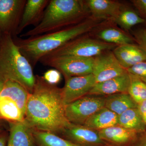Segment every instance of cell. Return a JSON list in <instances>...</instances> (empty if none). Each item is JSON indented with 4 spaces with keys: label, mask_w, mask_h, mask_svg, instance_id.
<instances>
[{
    "label": "cell",
    "mask_w": 146,
    "mask_h": 146,
    "mask_svg": "<svg viewBox=\"0 0 146 146\" xmlns=\"http://www.w3.org/2000/svg\"><path fill=\"white\" fill-rule=\"evenodd\" d=\"M62 89L35 76L34 88L30 93L25 119L34 130L57 135L70 123L65 114Z\"/></svg>",
    "instance_id": "6da1fadb"
},
{
    "label": "cell",
    "mask_w": 146,
    "mask_h": 146,
    "mask_svg": "<svg viewBox=\"0 0 146 146\" xmlns=\"http://www.w3.org/2000/svg\"><path fill=\"white\" fill-rule=\"evenodd\" d=\"M94 26L95 24L90 20H84L50 33L26 38L18 36L13 38L21 53L33 68L43 56L86 34Z\"/></svg>",
    "instance_id": "7a4b0ae2"
},
{
    "label": "cell",
    "mask_w": 146,
    "mask_h": 146,
    "mask_svg": "<svg viewBox=\"0 0 146 146\" xmlns=\"http://www.w3.org/2000/svg\"><path fill=\"white\" fill-rule=\"evenodd\" d=\"M88 9L80 0H50L44 16L36 26L21 34L26 38L50 33L82 22Z\"/></svg>",
    "instance_id": "3957f363"
},
{
    "label": "cell",
    "mask_w": 146,
    "mask_h": 146,
    "mask_svg": "<svg viewBox=\"0 0 146 146\" xmlns=\"http://www.w3.org/2000/svg\"><path fill=\"white\" fill-rule=\"evenodd\" d=\"M7 81L17 82L31 93L35 84V76L33 68L21 53L13 36L3 33L0 44V82Z\"/></svg>",
    "instance_id": "277c9868"
},
{
    "label": "cell",
    "mask_w": 146,
    "mask_h": 146,
    "mask_svg": "<svg viewBox=\"0 0 146 146\" xmlns=\"http://www.w3.org/2000/svg\"><path fill=\"white\" fill-rule=\"evenodd\" d=\"M115 46L102 41L88 38L83 35L73 39L46 56L50 57L95 58L106 51L112 49Z\"/></svg>",
    "instance_id": "5b68a950"
},
{
    "label": "cell",
    "mask_w": 146,
    "mask_h": 146,
    "mask_svg": "<svg viewBox=\"0 0 146 146\" xmlns=\"http://www.w3.org/2000/svg\"><path fill=\"white\" fill-rule=\"evenodd\" d=\"M94 58L75 56L50 57L45 56L39 62L45 66L56 69L65 79L72 77L88 75L93 73Z\"/></svg>",
    "instance_id": "8992f818"
},
{
    "label": "cell",
    "mask_w": 146,
    "mask_h": 146,
    "mask_svg": "<svg viewBox=\"0 0 146 146\" xmlns=\"http://www.w3.org/2000/svg\"><path fill=\"white\" fill-rule=\"evenodd\" d=\"M106 96L86 95L66 105L65 114L69 122L83 125L94 113L105 107Z\"/></svg>",
    "instance_id": "52a82bcc"
},
{
    "label": "cell",
    "mask_w": 146,
    "mask_h": 146,
    "mask_svg": "<svg viewBox=\"0 0 146 146\" xmlns=\"http://www.w3.org/2000/svg\"><path fill=\"white\" fill-rule=\"evenodd\" d=\"M27 0H0V31L12 36L17 35Z\"/></svg>",
    "instance_id": "ba28073f"
},
{
    "label": "cell",
    "mask_w": 146,
    "mask_h": 146,
    "mask_svg": "<svg viewBox=\"0 0 146 146\" xmlns=\"http://www.w3.org/2000/svg\"><path fill=\"white\" fill-rule=\"evenodd\" d=\"M104 52L94 58L92 74L96 83L116 77L127 72L120 65L113 52Z\"/></svg>",
    "instance_id": "9c48e42d"
},
{
    "label": "cell",
    "mask_w": 146,
    "mask_h": 146,
    "mask_svg": "<svg viewBox=\"0 0 146 146\" xmlns=\"http://www.w3.org/2000/svg\"><path fill=\"white\" fill-rule=\"evenodd\" d=\"M62 88V97L65 105L88 95L96 83L93 74L66 79Z\"/></svg>",
    "instance_id": "30bf717a"
},
{
    "label": "cell",
    "mask_w": 146,
    "mask_h": 146,
    "mask_svg": "<svg viewBox=\"0 0 146 146\" xmlns=\"http://www.w3.org/2000/svg\"><path fill=\"white\" fill-rule=\"evenodd\" d=\"M60 134L63 135V138L80 145H109L100 138L98 131L91 129L84 125L70 123Z\"/></svg>",
    "instance_id": "8fae6325"
},
{
    "label": "cell",
    "mask_w": 146,
    "mask_h": 146,
    "mask_svg": "<svg viewBox=\"0 0 146 146\" xmlns=\"http://www.w3.org/2000/svg\"><path fill=\"white\" fill-rule=\"evenodd\" d=\"M50 0H27L17 30L18 36L29 26H36L41 22Z\"/></svg>",
    "instance_id": "7c38bea8"
},
{
    "label": "cell",
    "mask_w": 146,
    "mask_h": 146,
    "mask_svg": "<svg viewBox=\"0 0 146 146\" xmlns=\"http://www.w3.org/2000/svg\"><path fill=\"white\" fill-rule=\"evenodd\" d=\"M100 138L110 146H129L139 134L117 125L99 131Z\"/></svg>",
    "instance_id": "4fadbf2b"
},
{
    "label": "cell",
    "mask_w": 146,
    "mask_h": 146,
    "mask_svg": "<svg viewBox=\"0 0 146 146\" xmlns=\"http://www.w3.org/2000/svg\"><path fill=\"white\" fill-rule=\"evenodd\" d=\"M130 82V76L127 71L121 75L96 83L88 94L106 96L119 93H127Z\"/></svg>",
    "instance_id": "5bb4252c"
},
{
    "label": "cell",
    "mask_w": 146,
    "mask_h": 146,
    "mask_svg": "<svg viewBox=\"0 0 146 146\" xmlns=\"http://www.w3.org/2000/svg\"><path fill=\"white\" fill-rule=\"evenodd\" d=\"M9 136L7 146H36L33 129L25 120L9 122Z\"/></svg>",
    "instance_id": "9a60e30c"
},
{
    "label": "cell",
    "mask_w": 146,
    "mask_h": 146,
    "mask_svg": "<svg viewBox=\"0 0 146 146\" xmlns=\"http://www.w3.org/2000/svg\"><path fill=\"white\" fill-rule=\"evenodd\" d=\"M121 66L126 70L137 63L146 61V54L138 45L117 46L113 52Z\"/></svg>",
    "instance_id": "2e32d148"
},
{
    "label": "cell",
    "mask_w": 146,
    "mask_h": 146,
    "mask_svg": "<svg viewBox=\"0 0 146 146\" xmlns=\"http://www.w3.org/2000/svg\"><path fill=\"white\" fill-rule=\"evenodd\" d=\"M85 3L88 10L97 18L113 20L123 8L120 3L110 0H89Z\"/></svg>",
    "instance_id": "e0dca14e"
},
{
    "label": "cell",
    "mask_w": 146,
    "mask_h": 146,
    "mask_svg": "<svg viewBox=\"0 0 146 146\" xmlns=\"http://www.w3.org/2000/svg\"><path fill=\"white\" fill-rule=\"evenodd\" d=\"M118 117L117 114L104 107L90 117L83 125L99 131L118 125Z\"/></svg>",
    "instance_id": "ac0fdd59"
},
{
    "label": "cell",
    "mask_w": 146,
    "mask_h": 146,
    "mask_svg": "<svg viewBox=\"0 0 146 146\" xmlns=\"http://www.w3.org/2000/svg\"><path fill=\"white\" fill-rule=\"evenodd\" d=\"M29 94V91L19 84L14 82L7 81L4 82L0 96L8 97L13 100L25 116Z\"/></svg>",
    "instance_id": "d6986e66"
},
{
    "label": "cell",
    "mask_w": 146,
    "mask_h": 146,
    "mask_svg": "<svg viewBox=\"0 0 146 146\" xmlns=\"http://www.w3.org/2000/svg\"><path fill=\"white\" fill-rule=\"evenodd\" d=\"M138 104L128 93H119L106 96L105 107L118 116L127 110L136 108Z\"/></svg>",
    "instance_id": "ffe728a7"
},
{
    "label": "cell",
    "mask_w": 146,
    "mask_h": 146,
    "mask_svg": "<svg viewBox=\"0 0 146 146\" xmlns=\"http://www.w3.org/2000/svg\"><path fill=\"white\" fill-rule=\"evenodd\" d=\"M118 125L138 134L146 131V127L137 108H131L118 117Z\"/></svg>",
    "instance_id": "44dd1931"
},
{
    "label": "cell",
    "mask_w": 146,
    "mask_h": 146,
    "mask_svg": "<svg viewBox=\"0 0 146 146\" xmlns=\"http://www.w3.org/2000/svg\"><path fill=\"white\" fill-rule=\"evenodd\" d=\"M25 116L13 100L6 96H0V119L9 122H21Z\"/></svg>",
    "instance_id": "7402d4cb"
},
{
    "label": "cell",
    "mask_w": 146,
    "mask_h": 146,
    "mask_svg": "<svg viewBox=\"0 0 146 146\" xmlns=\"http://www.w3.org/2000/svg\"><path fill=\"white\" fill-rule=\"evenodd\" d=\"M33 133L37 146H83L74 143L56 134L50 132L33 129Z\"/></svg>",
    "instance_id": "603a6c76"
},
{
    "label": "cell",
    "mask_w": 146,
    "mask_h": 146,
    "mask_svg": "<svg viewBox=\"0 0 146 146\" xmlns=\"http://www.w3.org/2000/svg\"><path fill=\"white\" fill-rule=\"evenodd\" d=\"M98 36L102 42L118 46L132 44L133 40L123 31L112 27L102 30L98 33Z\"/></svg>",
    "instance_id": "cb8c5ba5"
},
{
    "label": "cell",
    "mask_w": 146,
    "mask_h": 146,
    "mask_svg": "<svg viewBox=\"0 0 146 146\" xmlns=\"http://www.w3.org/2000/svg\"><path fill=\"white\" fill-rule=\"evenodd\" d=\"M113 20L119 26L126 31L130 29L138 24L146 22L145 20L134 11L123 8Z\"/></svg>",
    "instance_id": "d4e9b609"
},
{
    "label": "cell",
    "mask_w": 146,
    "mask_h": 146,
    "mask_svg": "<svg viewBox=\"0 0 146 146\" xmlns=\"http://www.w3.org/2000/svg\"><path fill=\"white\" fill-rule=\"evenodd\" d=\"M129 74L130 82L127 93L138 104L146 100V84L135 76Z\"/></svg>",
    "instance_id": "484cf974"
},
{
    "label": "cell",
    "mask_w": 146,
    "mask_h": 146,
    "mask_svg": "<svg viewBox=\"0 0 146 146\" xmlns=\"http://www.w3.org/2000/svg\"><path fill=\"white\" fill-rule=\"evenodd\" d=\"M127 72L135 76L146 84V61L133 65L126 70Z\"/></svg>",
    "instance_id": "4316f807"
},
{
    "label": "cell",
    "mask_w": 146,
    "mask_h": 146,
    "mask_svg": "<svg viewBox=\"0 0 146 146\" xmlns=\"http://www.w3.org/2000/svg\"><path fill=\"white\" fill-rule=\"evenodd\" d=\"M43 78L50 84L56 85L61 80V73L56 69H50L45 72Z\"/></svg>",
    "instance_id": "83f0119b"
},
{
    "label": "cell",
    "mask_w": 146,
    "mask_h": 146,
    "mask_svg": "<svg viewBox=\"0 0 146 146\" xmlns=\"http://www.w3.org/2000/svg\"><path fill=\"white\" fill-rule=\"evenodd\" d=\"M138 46L146 54V29L137 30L133 33Z\"/></svg>",
    "instance_id": "f1b7e54d"
},
{
    "label": "cell",
    "mask_w": 146,
    "mask_h": 146,
    "mask_svg": "<svg viewBox=\"0 0 146 146\" xmlns=\"http://www.w3.org/2000/svg\"><path fill=\"white\" fill-rule=\"evenodd\" d=\"M131 1L140 16L144 19L146 18V0H133Z\"/></svg>",
    "instance_id": "f546056e"
},
{
    "label": "cell",
    "mask_w": 146,
    "mask_h": 146,
    "mask_svg": "<svg viewBox=\"0 0 146 146\" xmlns=\"http://www.w3.org/2000/svg\"><path fill=\"white\" fill-rule=\"evenodd\" d=\"M129 146H146V131L139 134L135 141Z\"/></svg>",
    "instance_id": "4dcf8cb0"
},
{
    "label": "cell",
    "mask_w": 146,
    "mask_h": 146,
    "mask_svg": "<svg viewBox=\"0 0 146 146\" xmlns=\"http://www.w3.org/2000/svg\"><path fill=\"white\" fill-rule=\"evenodd\" d=\"M137 108L146 127V100L138 104Z\"/></svg>",
    "instance_id": "1f68e13d"
},
{
    "label": "cell",
    "mask_w": 146,
    "mask_h": 146,
    "mask_svg": "<svg viewBox=\"0 0 146 146\" xmlns=\"http://www.w3.org/2000/svg\"><path fill=\"white\" fill-rule=\"evenodd\" d=\"M7 136L5 133H0V146H6Z\"/></svg>",
    "instance_id": "d6a6232c"
},
{
    "label": "cell",
    "mask_w": 146,
    "mask_h": 146,
    "mask_svg": "<svg viewBox=\"0 0 146 146\" xmlns=\"http://www.w3.org/2000/svg\"><path fill=\"white\" fill-rule=\"evenodd\" d=\"M3 82H0V92H1L2 89H3Z\"/></svg>",
    "instance_id": "836d02e7"
},
{
    "label": "cell",
    "mask_w": 146,
    "mask_h": 146,
    "mask_svg": "<svg viewBox=\"0 0 146 146\" xmlns=\"http://www.w3.org/2000/svg\"><path fill=\"white\" fill-rule=\"evenodd\" d=\"M3 34V33L0 31V44H1V42L2 39Z\"/></svg>",
    "instance_id": "e575fe53"
},
{
    "label": "cell",
    "mask_w": 146,
    "mask_h": 146,
    "mask_svg": "<svg viewBox=\"0 0 146 146\" xmlns=\"http://www.w3.org/2000/svg\"><path fill=\"white\" fill-rule=\"evenodd\" d=\"M1 133V127H0V133Z\"/></svg>",
    "instance_id": "d590c367"
},
{
    "label": "cell",
    "mask_w": 146,
    "mask_h": 146,
    "mask_svg": "<svg viewBox=\"0 0 146 146\" xmlns=\"http://www.w3.org/2000/svg\"><path fill=\"white\" fill-rule=\"evenodd\" d=\"M0 121H1V119H0Z\"/></svg>",
    "instance_id": "8d00e7d4"
},
{
    "label": "cell",
    "mask_w": 146,
    "mask_h": 146,
    "mask_svg": "<svg viewBox=\"0 0 146 146\" xmlns=\"http://www.w3.org/2000/svg\"><path fill=\"white\" fill-rule=\"evenodd\" d=\"M145 23H146V22H145Z\"/></svg>",
    "instance_id": "74e56055"
}]
</instances>
